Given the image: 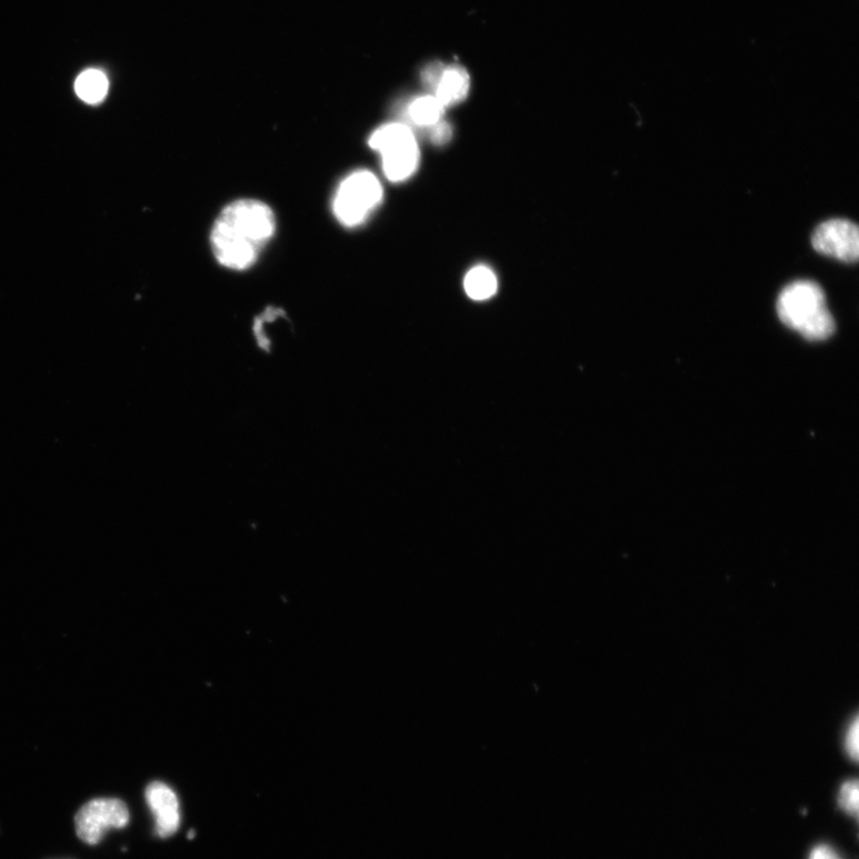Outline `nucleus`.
<instances>
[{
	"instance_id": "f257e3e1",
	"label": "nucleus",
	"mask_w": 859,
	"mask_h": 859,
	"mask_svg": "<svg viewBox=\"0 0 859 859\" xmlns=\"http://www.w3.org/2000/svg\"><path fill=\"white\" fill-rule=\"evenodd\" d=\"M277 232V218L262 201L239 200L227 206L214 222L210 244L218 262L247 270Z\"/></svg>"
},
{
	"instance_id": "f03ea898",
	"label": "nucleus",
	"mask_w": 859,
	"mask_h": 859,
	"mask_svg": "<svg viewBox=\"0 0 859 859\" xmlns=\"http://www.w3.org/2000/svg\"><path fill=\"white\" fill-rule=\"evenodd\" d=\"M777 314L785 326L812 342L828 339L836 331L823 290L813 281L788 284L778 297Z\"/></svg>"
},
{
	"instance_id": "7ed1b4c3",
	"label": "nucleus",
	"mask_w": 859,
	"mask_h": 859,
	"mask_svg": "<svg viewBox=\"0 0 859 859\" xmlns=\"http://www.w3.org/2000/svg\"><path fill=\"white\" fill-rule=\"evenodd\" d=\"M369 146L381 154L384 176L391 182L409 180L419 167V146L412 128L407 123L381 126L371 134Z\"/></svg>"
},
{
	"instance_id": "20e7f679",
	"label": "nucleus",
	"mask_w": 859,
	"mask_h": 859,
	"mask_svg": "<svg viewBox=\"0 0 859 859\" xmlns=\"http://www.w3.org/2000/svg\"><path fill=\"white\" fill-rule=\"evenodd\" d=\"M383 188L379 178L367 170L354 171L337 189L333 212L346 227H358L380 206Z\"/></svg>"
},
{
	"instance_id": "39448f33",
	"label": "nucleus",
	"mask_w": 859,
	"mask_h": 859,
	"mask_svg": "<svg viewBox=\"0 0 859 859\" xmlns=\"http://www.w3.org/2000/svg\"><path fill=\"white\" fill-rule=\"evenodd\" d=\"M129 822V810L118 799L90 801L76 816L77 835L89 846L99 845L107 831L123 829Z\"/></svg>"
},
{
	"instance_id": "423d86ee",
	"label": "nucleus",
	"mask_w": 859,
	"mask_h": 859,
	"mask_svg": "<svg viewBox=\"0 0 859 859\" xmlns=\"http://www.w3.org/2000/svg\"><path fill=\"white\" fill-rule=\"evenodd\" d=\"M812 246L821 254L837 258L845 263H856L859 257L858 227L846 219L825 221L817 227Z\"/></svg>"
},
{
	"instance_id": "0eeeda50",
	"label": "nucleus",
	"mask_w": 859,
	"mask_h": 859,
	"mask_svg": "<svg viewBox=\"0 0 859 859\" xmlns=\"http://www.w3.org/2000/svg\"><path fill=\"white\" fill-rule=\"evenodd\" d=\"M146 801L156 819V832L161 838L174 835L181 825L180 801L166 783L153 782L146 789Z\"/></svg>"
},
{
	"instance_id": "6e6552de",
	"label": "nucleus",
	"mask_w": 859,
	"mask_h": 859,
	"mask_svg": "<svg viewBox=\"0 0 859 859\" xmlns=\"http://www.w3.org/2000/svg\"><path fill=\"white\" fill-rule=\"evenodd\" d=\"M469 76L460 67H443L432 87L433 96L445 108L457 106L466 100L469 92Z\"/></svg>"
},
{
	"instance_id": "1a4fd4ad",
	"label": "nucleus",
	"mask_w": 859,
	"mask_h": 859,
	"mask_svg": "<svg viewBox=\"0 0 859 859\" xmlns=\"http://www.w3.org/2000/svg\"><path fill=\"white\" fill-rule=\"evenodd\" d=\"M446 108L433 94L420 96L411 101L404 117L408 126L429 131L431 127L443 120Z\"/></svg>"
},
{
	"instance_id": "9d476101",
	"label": "nucleus",
	"mask_w": 859,
	"mask_h": 859,
	"mask_svg": "<svg viewBox=\"0 0 859 859\" xmlns=\"http://www.w3.org/2000/svg\"><path fill=\"white\" fill-rule=\"evenodd\" d=\"M465 289L468 297L473 300H488L497 293L496 273L488 267H476L467 273Z\"/></svg>"
},
{
	"instance_id": "9b49d317",
	"label": "nucleus",
	"mask_w": 859,
	"mask_h": 859,
	"mask_svg": "<svg viewBox=\"0 0 859 859\" xmlns=\"http://www.w3.org/2000/svg\"><path fill=\"white\" fill-rule=\"evenodd\" d=\"M109 83L106 74L99 70H88L80 74L76 82V92L80 100L89 104L101 103L108 93Z\"/></svg>"
},
{
	"instance_id": "f8f14e48",
	"label": "nucleus",
	"mask_w": 859,
	"mask_h": 859,
	"mask_svg": "<svg viewBox=\"0 0 859 859\" xmlns=\"http://www.w3.org/2000/svg\"><path fill=\"white\" fill-rule=\"evenodd\" d=\"M839 806L845 812L850 816H857L858 813V783L856 781H849L840 788L839 791Z\"/></svg>"
},
{
	"instance_id": "ddd939ff",
	"label": "nucleus",
	"mask_w": 859,
	"mask_h": 859,
	"mask_svg": "<svg viewBox=\"0 0 859 859\" xmlns=\"http://www.w3.org/2000/svg\"><path fill=\"white\" fill-rule=\"evenodd\" d=\"M427 132L431 142L439 146L448 143L452 138V128L445 120L431 127Z\"/></svg>"
},
{
	"instance_id": "4468645a",
	"label": "nucleus",
	"mask_w": 859,
	"mask_h": 859,
	"mask_svg": "<svg viewBox=\"0 0 859 859\" xmlns=\"http://www.w3.org/2000/svg\"><path fill=\"white\" fill-rule=\"evenodd\" d=\"M847 752L855 761L858 759V720L857 718L850 725L847 739H846Z\"/></svg>"
},
{
	"instance_id": "2eb2a0df",
	"label": "nucleus",
	"mask_w": 859,
	"mask_h": 859,
	"mask_svg": "<svg viewBox=\"0 0 859 859\" xmlns=\"http://www.w3.org/2000/svg\"><path fill=\"white\" fill-rule=\"evenodd\" d=\"M808 859H842L839 853L828 846H819L810 852Z\"/></svg>"
}]
</instances>
